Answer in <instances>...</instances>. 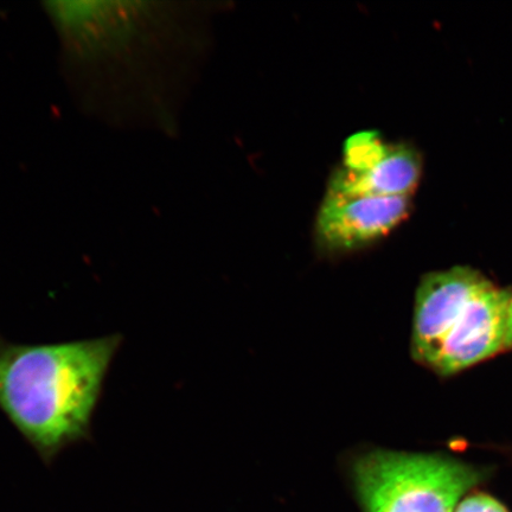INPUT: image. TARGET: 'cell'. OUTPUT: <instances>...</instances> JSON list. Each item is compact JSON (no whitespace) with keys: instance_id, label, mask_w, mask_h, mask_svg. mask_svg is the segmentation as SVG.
Wrapping results in <instances>:
<instances>
[{"instance_id":"1","label":"cell","mask_w":512,"mask_h":512,"mask_svg":"<svg viewBox=\"0 0 512 512\" xmlns=\"http://www.w3.org/2000/svg\"><path fill=\"white\" fill-rule=\"evenodd\" d=\"M124 337L19 344L0 336V411L47 466L93 440V419Z\"/></svg>"},{"instance_id":"2","label":"cell","mask_w":512,"mask_h":512,"mask_svg":"<svg viewBox=\"0 0 512 512\" xmlns=\"http://www.w3.org/2000/svg\"><path fill=\"white\" fill-rule=\"evenodd\" d=\"M510 297L471 268L427 275L416 296L415 360L451 375L496 355L508 347Z\"/></svg>"},{"instance_id":"3","label":"cell","mask_w":512,"mask_h":512,"mask_svg":"<svg viewBox=\"0 0 512 512\" xmlns=\"http://www.w3.org/2000/svg\"><path fill=\"white\" fill-rule=\"evenodd\" d=\"M483 475L475 466L437 454L374 451L354 464L366 512H454Z\"/></svg>"},{"instance_id":"4","label":"cell","mask_w":512,"mask_h":512,"mask_svg":"<svg viewBox=\"0 0 512 512\" xmlns=\"http://www.w3.org/2000/svg\"><path fill=\"white\" fill-rule=\"evenodd\" d=\"M409 210V197L325 195L317 215V240L330 252L352 251L392 232Z\"/></svg>"},{"instance_id":"5","label":"cell","mask_w":512,"mask_h":512,"mask_svg":"<svg viewBox=\"0 0 512 512\" xmlns=\"http://www.w3.org/2000/svg\"><path fill=\"white\" fill-rule=\"evenodd\" d=\"M421 170V157L413 147L389 145L386 156L369 170L336 171L326 195L409 197L420 181Z\"/></svg>"},{"instance_id":"6","label":"cell","mask_w":512,"mask_h":512,"mask_svg":"<svg viewBox=\"0 0 512 512\" xmlns=\"http://www.w3.org/2000/svg\"><path fill=\"white\" fill-rule=\"evenodd\" d=\"M388 149L389 145L382 142L379 133H356L345 143L344 169L352 172L369 170L386 156Z\"/></svg>"},{"instance_id":"7","label":"cell","mask_w":512,"mask_h":512,"mask_svg":"<svg viewBox=\"0 0 512 512\" xmlns=\"http://www.w3.org/2000/svg\"><path fill=\"white\" fill-rule=\"evenodd\" d=\"M454 512H508V510L497 499L479 494L462 499Z\"/></svg>"},{"instance_id":"8","label":"cell","mask_w":512,"mask_h":512,"mask_svg":"<svg viewBox=\"0 0 512 512\" xmlns=\"http://www.w3.org/2000/svg\"><path fill=\"white\" fill-rule=\"evenodd\" d=\"M508 345H512V296L510 297L508 313Z\"/></svg>"}]
</instances>
